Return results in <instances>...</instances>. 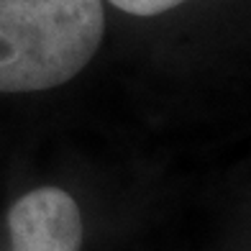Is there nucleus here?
I'll return each instance as SVG.
<instances>
[{"mask_svg": "<svg viewBox=\"0 0 251 251\" xmlns=\"http://www.w3.org/2000/svg\"><path fill=\"white\" fill-rule=\"evenodd\" d=\"M102 0H0V93L70 82L95 56Z\"/></svg>", "mask_w": 251, "mask_h": 251, "instance_id": "nucleus-1", "label": "nucleus"}, {"mask_svg": "<svg viewBox=\"0 0 251 251\" xmlns=\"http://www.w3.org/2000/svg\"><path fill=\"white\" fill-rule=\"evenodd\" d=\"M8 231L10 251H79L82 213L70 192L39 187L13 202Z\"/></svg>", "mask_w": 251, "mask_h": 251, "instance_id": "nucleus-2", "label": "nucleus"}, {"mask_svg": "<svg viewBox=\"0 0 251 251\" xmlns=\"http://www.w3.org/2000/svg\"><path fill=\"white\" fill-rule=\"evenodd\" d=\"M116 8L126 10L131 16H156V13H164V10H172L185 0H108Z\"/></svg>", "mask_w": 251, "mask_h": 251, "instance_id": "nucleus-3", "label": "nucleus"}]
</instances>
